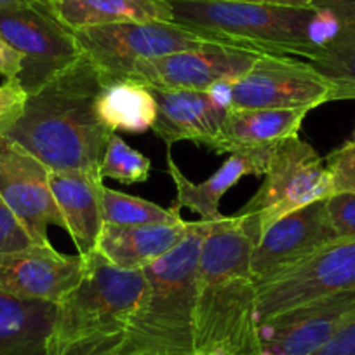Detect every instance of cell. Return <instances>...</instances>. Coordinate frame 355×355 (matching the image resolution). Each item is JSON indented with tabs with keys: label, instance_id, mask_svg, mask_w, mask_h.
Instances as JSON below:
<instances>
[{
	"label": "cell",
	"instance_id": "obj_1",
	"mask_svg": "<svg viewBox=\"0 0 355 355\" xmlns=\"http://www.w3.org/2000/svg\"><path fill=\"white\" fill-rule=\"evenodd\" d=\"M100 73L85 54L46 85L28 94L21 117L4 136L51 171H100L114 132L100 121Z\"/></svg>",
	"mask_w": 355,
	"mask_h": 355
},
{
	"label": "cell",
	"instance_id": "obj_2",
	"mask_svg": "<svg viewBox=\"0 0 355 355\" xmlns=\"http://www.w3.org/2000/svg\"><path fill=\"white\" fill-rule=\"evenodd\" d=\"M251 252L237 218L211 221L197 266V355H261Z\"/></svg>",
	"mask_w": 355,
	"mask_h": 355
},
{
	"label": "cell",
	"instance_id": "obj_3",
	"mask_svg": "<svg viewBox=\"0 0 355 355\" xmlns=\"http://www.w3.org/2000/svg\"><path fill=\"white\" fill-rule=\"evenodd\" d=\"M173 21L221 46L313 61L334 35L336 19L322 6L244 0H166Z\"/></svg>",
	"mask_w": 355,
	"mask_h": 355
},
{
	"label": "cell",
	"instance_id": "obj_4",
	"mask_svg": "<svg viewBox=\"0 0 355 355\" xmlns=\"http://www.w3.org/2000/svg\"><path fill=\"white\" fill-rule=\"evenodd\" d=\"M82 281L56 303L46 355H119L146 291L143 270H124L98 251Z\"/></svg>",
	"mask_w": 355,
	"mask_h": 355
},
{
	"label": "cell",
	"instance_id": "obj_5",
	"mask_svg": "<svg viewBox=\"0 0 355 355\" xmlns=\"http://www.w3.org/2000/svg\"><path fill=\"white\" fill-rule=\"evenodd\" d=\"M209 223H190L173 251L143 268L146 291L119 355H197V266Z\"/></svg>",
	"mask_w": 355,
	"mask_h": 355
},
{
	"label": "cell",
	"instance_id": "obj_6",
	"mask_svg": "<svg viewBox=\"0 0 355 355\" xmlns=\"http://www.w3.org/2000/svg\"><path fill=\"white\" fill-rule=\"evenodd\" d=\"M263 176L265 182L254 197L234 214L252 245L272 223L334 193L324 160L298 136L279 145Z\"/></svg>",
	"mask_w": 355,
	"mask_h": 355
},
{
	"label": "cell",
	"instance_id": "obj_7",
	"mask_svg": "<svg viewBox=\"0 0 355 355\" xmlns=\"http://www.w3.org/2000/svg\"><path fill=\"white\" fill-rule=\"evenodd\" d=\"M258 322L341 293L355 291V239H338L256 281Z\"/></svg>",
	"mask_w": 355,
	"mask_h": 355
},
{
	"label": "cell",
	"instance_id": "obj_8",
	"mask_svg": "<svg viewBox=\"0 0 355 355\" xmlns=\"http://www.w3.org/2000/svg\"><path fill=\"white\" fill-rule=\"evenodd\" d=\"M82 54L93 61L101 84L128 80L138 60L216 44L174 21H135L73 30Z\"/></svg>",
	"mask_w": 355,
	"mask_h": 355
},
{
	"label": "cell",
	"instance_id": "obj_9",
	"mask_svg": "<svg viewBox=\"0 0 355 355\" xmlns=\"http://www.w3.org/2000/svg\"><path fill=\"white\" fill-rule=\"evenodd\" d=\"M0 35L23 56L16 78L28 94L82 56L73 30L58 18L49 0L0 9Z\"/></svg>",
	"mask_w": 355,
	"mask_h": 355
},
{
	"label": "cell",
	"instance_id": "obj_10",
	"mask_svg": "<svg viewBox=\"0 0 355 355\" xmlns=\"http://www.w3.org/2000/svg\"><path fill=\"white\" fill-rule=\"evenodd\" d=\"M331 85L305 60L261 54L242 77L230 84V107L305 108L313 110L331 101Z\"/></svg>",
	"mask_w": 355,
	"mask_h": 355
},
{
	"label": "cell",
	"instance_id": "obj_11",
	"mask_svg": "<svg viewBox=\"0 0 355 355\" xmlns=\"http://www.w3.org/2000/svg\"><path fill=\"white\" fill-rule=\"evenodd\" d=\"M51 169L8 136L0 135V197L25 225L37 244H51V225L64 220L49 185Z\"/></svg>",
	"mask_w": 355,
	"mask_h": 355
},
{
	"label": "cell",
	"instance_id": "obj_12",
	"mask_svg": "<svg viewBox=\"0 0 355 355\" xmlns=\"http://www.w3.org/2000/svg\"><path fill=\"white\" fill-rule=\"evenodd\" d=\"M261 56L239 47L207 44L160 58L138 60L128 80L146 87L207 91L220 80L239 78Z\"/></svg>",
	"mask_w": 355,
	"mask_h": 355
},
{
	"label": "cell",
	"instance_id": "obj_13",
	"mask_svg": "<svg viewBox=\"0 0 355 355\" xmlns=\"http://www.w3.org/2000/svg\"><path fill=\"white\" fill-rule=\"evenodd\" d=\"M87 270V258L63 254L53 244L0 254V293L23 300L60 303Z\"/></svg>",
	"mask_w": 355,
	"mask_h": 355
},
{
	"label": "cell",
	"instance_id": "obj_14",
	"mask_svg": "<svg viewBox=\"0 0 355 355\" xmlns=\"http://www.w3.org/2000/svg\"><path fill=\"white\" fill-rule=\"evenodd\" d=\"M355 312V291L296 306L259 322L261 355H313Z\"/></svg>",
	"mask_w": 355,
	"mask_h": 355
},
{
	"label": "cell",
	"instance_id": "obj_15",
	"mask_svg": "<svg viewBox=\"0 0 355 355\" xmlns=\"http://www.w3.org/2000/svg\"><path fill=\"white\" fill-rule=\"evenodd\" d=\"M338 239L326 200L309 204L277 220L263 232L259 241L252 245V277L259 281Z\"/></svg>",
	"mask_w": 355,
	"mask_h": 355
},
{
	"label": "cell",
	"instance_id": "obj_16",
	"mask_svg": "<svg viewBox=\"0 0 355 355\" xmlns=\"http://www.w3.org/2000/svg\"><path fill=\"white\" fill-rule=\"evenodd\" d=\"M309 110L305 108H234L223 119L211 150L216 153L248 155L268 169L282 141L296 138Z\"/></svg>",
	"mask_w": 355,
	"mask_h": 355
},
{
	"label": "cell",
	"instance_id": "obj_17",
	"mask_svg": "<svg viewBox=\"0 0 355 355\" xmlns=\"http://www.w3.org/2000/svg\"><path fill=\"white\" fill-rule=\"evenodd\" d=\"M148 89L157 103L152 131L167 146L176 141H193L211 150L228 110L218 105L207 91Z\"/></svg>",
	"mask_w": 355,
	"mask_h": 355
},
{
	"label": "cell",
	"instance_id": "obj_18",
	"mask_svg": "<svg viewBox=\"0 0 355 355\" xmlns=\"http://www.w3.org/2000/svg\"><path fill=\"white\" fill-rule=\"evenodd\" d=\"M49 185L63 214L64 230L78 249V254L89 256L96 251L105 223L101 213L103 178L100 171H51Z\"/></svg>",
	"mask_w": 355,
	"mask_h": 355
},
{
	"label": "cell",
	"instance_id": "obj_19",
	"mask_svg": "<svg viewBox=\"0 0 355 355\" xmlns=\"http://www.w3.org/2000/svg\"><path fill=\"white\" fill-rule=\"evenodd\" d=\"M189 221L178 223L114 225L103 223L96 251L124 270H143L173 251L189 234Z\"/></svg>",
	"mask_w": 355,
	"mask_h": 355
},
{
	"label": "cell",
	"instance_id": "obj_20",
	"mask_svg": "<svg viewBox=\"0 0 355 355\" xmlns=\"http://www.w3.org/2000/svg\"><path fill=\"white\" fill-rule=\"evenodd\" d=\"M167 171L169 176L173 178L176 185V209L193 211L199 214L202 221H220L223 220V214L220 213V200L223 199L225 193L237 185L245 174H261L266 173L265 166L258 162L256 159L248 155H230L225 160L223 166L206 178L202 183H192L182 169L174 162L171 152H167Z\"/></svg>",
	"mask_w": 355,
	"mask_h": 355
},
{
	"label": "cell",
	"instance_id": "obj_21",
	"mask_svg": "<svg viewBox=\"0 0 355 355\" xmlns=\"http://www.w3.org/2000/svg\"><path fill=\"white\" fill-rule=\"evenodd\" d=\"M313 4L333 12L336 30L310 64L331 85V101L355 100V0H315Z\"/></svg>",
	"mask_w": 355,
	"mask_h": 355
},
{
	"label": "cell",
	"instance_id": "obj_22",
	"mask_svg": "<svg viewBox=\"0 0 355 355\" xmlns=\"http://www.w3.org/2000/svg\"><path fill=\"white\" fill-rule=\"evenodd\" d=\"M56 303L0 293V355H46Z\"/></svg>",
	"mask_w": 355,
	"mask_h": 355
},
{
	"label": "cell",
	"instance_id": "obj_23",
	"mask_svg": "<svg viewBox=\"0 0 355 355\" xmlns=\"http://www.w3.org/2000/svg\"><path fill=\"white\" fill-rule=\"evenodd\" d=\"M71 30L135 21H173L166 0H49Z\"/></svg>",
	"mask_w": 355,
	"mask_h": 355
},
{
	"label": "cell",
	"instance_id": "obj_24",
	"mask_svg": "<svg viewBox=\"0 0 355 355\" xmlns=\"http://www.w3.org/2000/svg\"><path fill=\"white\" fill-rule=\"evenodd\" d=\"M100 121L112 132H145L157 119V103L152 91L135 80L105 85L96 101Z\"/></svg>",
	"mask_w": 355,
	"mask_h": 355
},
{
	"label": "cell",
	"instance_id": "obj_25",
	"mask_svg": "<svg viewBox=\"0 0 355 355\" xmlns=\"http://www.w3.org/2000/svg\"><path fill=\"white\" fill-rule=\"evenodd\" d=\"M101 213L105 223L114 225H146L178 223L183 221L180 209H164L141 197L128 196L108 187H101Z\"/></svg>",
	"mask_w": 355,
	"mask_h": 355
},
{
	"label": "cell",
	"instance_id": "obj_26",
	"mask_svg": "<svg viewBox=\"0 0 355 355\" xmlns=\"http://www.w3.org/2000/svg\"><path fill=\"white\" fill-rule=\"evenodd\" d=\"M152 160L129 146L121 136L114 135L108 139L103 160L100 166L101 178H110L124 185L148 182Z\"/></svg>",
	"mask_w": 355,
	"mask_h": 355
},
{
	"label": "cell",
	"instance_id": "obj_27",
	"mask_svg": "<svg viewBox=\"0 0 355 355\" xmlns=\"http://www.w3.org/2000/svg\"><path fill=\"white\" fill-rule=\"evenodd\" d=\"M37 245L25 225L18 220L11 207L0 197V254L16 252Z\"/></svg>",
	"mask_w": 355,
	"mask_h": 355
},
{
	"label": "cell",
	"instance_id": "obj_28",
	"mask_svg": "<svg viewBox=\"0 0 355 355\" xmlns=\"http://www.w3.org/2000/svg\"><path fill=\"white\" fill-rule=\"evenodd\" d=\"M326 167L333 176L334 193H355V143L348 141L329 153Z\"/></svg>",
	"mask_w": 355,
	"mask_h": 355
},
{
	"label": "cell",
	"instance_id": "obj_29",
	"mask_svg": "<svg viewBox=\"0 0 355 355\" xmlns=\"http://www.w3.org/2000/svg\"><path fill=\"white\" fill-rule=\"evenodd\" d=\"M26 93L18 78H8L0 85V135H6L25 110Z\"/></svg>",
	"mask_w": 355,
	"mask_h": 355
},
{
	"label": "cell",
	"instance_id": "obj_30",
	"mask_svg": "<svg viewBox=\"0 0 355 355\" xmlns=\"http://www.w3.org/2000/svg\"><path fill=\"white\" fill-rule=\"evenodd\" d=\"M326 207L338 237L355 239V193H333L326 199Z\"/></svg>",
	"mask_w": 355,
	"mask_h": 355
},
{
	"label": "cell",
	"instance_id": "obj_31",
	"mask_svg": "<svg viewBox=\"0 0 355 355\" xmlns=\"http://www.w3.org/2000/svg\"><path fill=\"white\" fill-rule=\"evenodd\" d=\"M313 355H355V312Z\"/></svg>",
	"mask_w": 355,
	"mask_h": 355
},
{
	"label": "cell",
	"instance_id": "obj_32",
	"mask_svg": "<svg viewBox=\"0 0 355 355\" xmlns=\"http://www.w3.org/2000/svg\"><path fill=\"white\" fill-rule=\"evenodd\" d=\"M23 67V56L9 46L2 35H0V75H4L6 78H16L21 71Z\"/></svg>",
	"mask_w": 355,
	"mask_h": 355
},
{
	"label": "cell",
	"instance_id": "obj_33",
	"mask_svg": "<svg viewBox=\"0 0 355 355\" xmlns=\"http://www.w3.org/2000/svg\"><path fill=\"white\" fill-rule=\"evenodd\" d=\"M244 2H259V4L293 6V8H309V6H313V2H315V0H244Z\"/></svg>",
	"mask_w": 355,
	"mask_h": 355
},
{
	"label": "cell",
	"instance_id": "obj_34",
	"mask_svg": "<svg viewBox=\"0 0 355 355\" xmlns=\"http://www.w3.org/2000/svg\"><path fill=\"white\" fill-rule=\"evenodd\" d=\"M33 2H42V0H0V9L16 8V6L33 4Z\"/></svg>",
	"mask_w": 355,
	"mask_h": 355
},
{
	"label": "cell",
	"instance_id": "obj_35",
	"mask_svg": "<svg viewBox=\"0 0 355 355\" xmlns=\"http://www.w3.org/2000/svg\"><path fill=\"white\" fill-rule=\"evenodd\" d=\"M354 143H355V138H354Z\"/></svg>",
	"mask_w": 355,
	"mask_h": 355
}]
</instances>
